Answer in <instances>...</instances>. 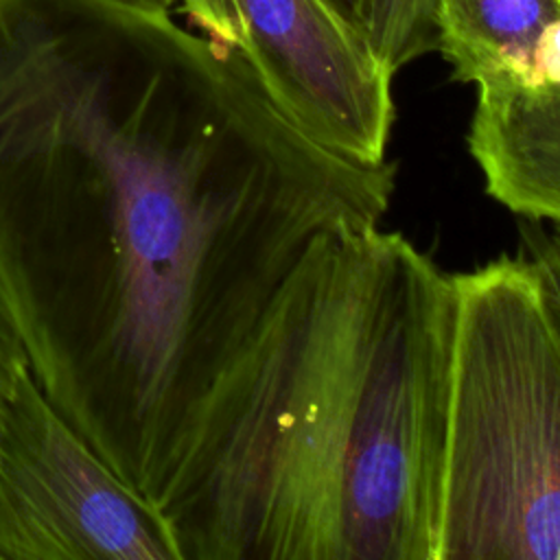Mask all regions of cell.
<instances>
[{"label":"cell","instance_id":"8fae6325","mask_svg":"<svg viewBox=\"0 0 560 560\" xmlns=\"http://www.w3.org/2000/svg\"><path fill=\"white\" fill-rule=\"evenodd\" d=\"M523 245L525 254L538 265L556 313L560 317V247L551 238L549 232H542L536 225H523Z\"/></svg>","mask_w":560,"mask_h":560},{"label":"cell","instance_id":"7c38bea8","mask_svg":"<svg viewBox=\"0 0 560 560\" xmlns=\"http://www.w3.org/2000/svg\"><path fill=\"white\" fill-rule=\"evenodd\" d=\"M335 11H339L352 26H357L363 33V9L365 0H328ZM365 37V35H363Z\"/></svg>","mask_w":560,"mask_h":560},{"label":"cell","instance_id":"52a82bcc","mask_svg":"<svg viewBox=\"0 0 560 560\" xmlns=\"http://www.w3.org/2000/svg\"><path fill=\"white\" fill-rule=\"evenodd\" d=\"M438 50L462 83H560V0H440Z\"/></svg>","mask_w":560,"mask_h":560},{"label":"cell","instance_id":"30bf717a","mask_svg":"<svg viewBox=\"0 0 560 560\" xmlns=\"http://www.w3.org/2000/svg\"><path fill=\"white\" fill-rule=\"evenodd\" d=\"M188 20L208 37L238 46L241 26L230 0H177Z\"/></svg>","mask_w":560,"mask_h":560},{"label":"cell","instance_id":"277c9868","mask_svg":"<svg viewBox=\"0 0 560 560\" xmlns=\"http://www.w3.org/2000/svg\"><path fill=\"white\" fill-rule=\"evenodd\" d=\"M0 560H179L164 516L28 374L0 435Z\"/></svg>","mask_w":560,"mask_h":560},{"label":"cell","instance_id":"9c48e42d","mask_svg":"<svg viewBox=\"0 0 560 560\" xmlns=\"http://www.w3.org/2000/svg\"><path fill=\"white\" fill-rule=\"evenodd\" d=\"M33 374L28 357L18 341L11 326L0 315V435L4 429L7 413L11 409V402L22 385V381Z\"/></svg>","mask_w":560,"mask_h":560},{"label":"cell","instance_id":"5b68a950","mask_svg":"<svg viewBox=\"0 0 560 560\" xmlns=\"http://www.w3.org/2000/svg\"><path fill=\"white\" fill-rule=\"evenodd\" d=\"M245 55L278 109L317 144L376 164L396 107L394 74L328 0H230Z\"/></svg>","mask_w":560,"mask_h":560},{"label":"cell","instance_id":"3957f363","mask_svg":"<svg viewBox=\"0 0 560 560\" xmlns=\"http://www.w3.org/2000/svg\"><path fill=\"white\" fill-rule=\"evenodd\" d=\"M453 284L438 560H560V317L527 254Z\"/></svg>","mask_w":560,"mask_h":560},{"label":"cell","instance_id":"4fadbf2b","mask_svg":"<svg viewBox=\"0 0 560 560\" xmlns=\"http://www.w3.org/2000/svg\"><path fill=\"white\" fill-rule=\"evenodd\" d=\"M129 2H136V4H144V7H155V9H168L173 4H177V0H129Z\"/></svg>","mask_w":560,"mask_h":560},{"label":"cell","instance_id":"8992f818","mask_svg":"<svg viewBox=\"0 0 560 560\" xmlns=\"http://www.w3.org/2000/svg\"><path fill=\"white\" fill-rule=\"evenodd\" d=\"M468 149L492 199L560 225V83L477 85Z\"/></svg>","mask_w":560,"mask_h":560},{"label":"cell","instance_id":"6da1fadb","mask_svg":"<svg viewBox=\"0 0 560 560\" xmlns=\"http://www.w3.org/2000/svg\"><path fill=\"white\" fill-rule=\"evenodd\" d=\"M396 166L300 131L245 55L129 0H0V315L164 516L210 400L311 243Z\"/></svg>","mask_w":560,"mask_h":560},{"label":"cell","instance_id":"5bb4252c","mask_svg":"<svg viewBox=\"0 0 560 560\" xmlns=\"http://www.w3.org/2000/svg\"><path fill=\"white\" fill-rule=\"evenodd\" d=\"M551 238H553V241H556V245L560 247V225H556V228L551 230Z\"/></svg>","mask_w":560,"mask_h":560},{"label":"cell","instance_id":"ba28073f","mask_svg":"<svg viewBox=\"0 0 560 560\" xmlns=\"http://www.w3.org/2000/svg\"><path fill=\"white\" fill-rule=\"evenodd\" d=\"M438 9L440 0H365V42L392 74L438 50Z\"/></svg>","mask_w":560,"mask_h":560},{"label":"cell","instance_id":"7a4b0ae2","mask_svg":"<svg viewBox=\"0 0 560 560\" xmlns=\"http://www.w3.org/2000/svg\"><path fill=\"white\" fill-rule=\"evenodd\" d=\"M453 273L398 232L319 234L206 411L179 560H438Z\"/></svg>","mask_w":560,"mask_h":560}]
</instances>
